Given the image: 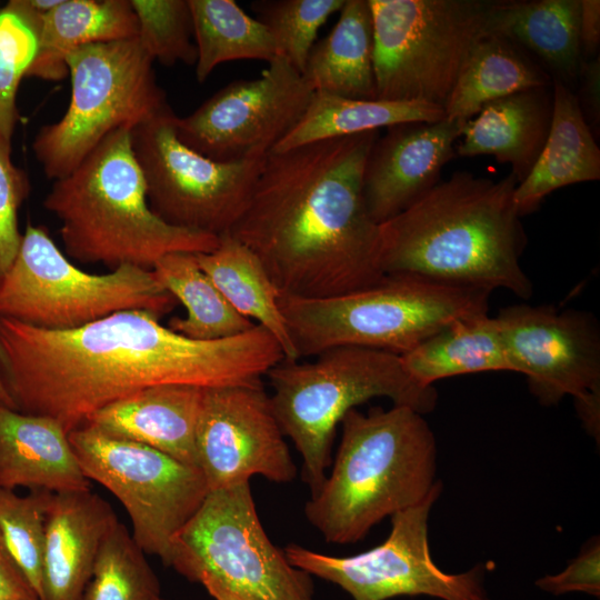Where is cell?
<instances>
[{"label":"cell","mask_w":600,"mask_h":600,"mask_svg":"<svg viewBox=\"0 0 600 600\" xmlns=\"http://www.w3.org/2000/svg\"><path fill=\"white\" fill-rule=\"evenodd\" d=\"M518 182L458 171L439 181L399 214L379 224V266L384 274L436 282L533 292L520 264L526 233L513 196Z\"/></svg>","instance_id":"obj_3"},{"label":"cell","mask_w":600,"mask_h":600,"mask_svg":"<svg viewBox=\"0 0 600 600\" xmlns=\"http://www.w3.org/2000/svg\"><path fill=\"white\" fill-rule=\"evenodd\" d=\"M137 36L130 0H61L41 16L38 53L27 76L61 80L68 74L66 57L72 50Z\"/></svg>","instance_id":"obj_26"},{"label":"cell","mask_w":600,"mask_h":600,"mask_svg":"<svg viewBox=\"0 0 600 600\" xmlns=\"http://www.w3.org/2000/svg\"><path fill=\"white\" fill-rule=\"evenodd\" d=\"M0 487L59 493L88 491L90 482L57 420L0 404Z\"/></svg>","instance_id":"obj_21"},{"label":"cell","mask_w":600,"mask_h":600,"mask_svg":"<svg viewBox=\"0 0 600 600\" xmlns=\"http://www.w3.org/2000/svg\"><path fill=\"white\" fill-rule=\"evenodd\" d=\"M444 119L442 107L414 101L359 100L314 92L301 120L271 151L408 122Z\"/></svg>","instance_id":"obj_30"},{"label":"cell","mask_w":600,"mask_h":600,"mask_svg":"<svg viewBox=\"0 0 600 600\" xmlns=\"http://www.w3.org/2000/svg\"><path fill=\"white\" fill-rule=\"evenodd\" d=\"M83 600H161L143 550L119 521L99 548Z\"/></svg>","instance_id":"obj_33"},{"label":"cell","mask_w":600,"mask_h":600,"mask_svg":"<svg viewBox=\"0 0 600 600\" xmlns=\"http://www.w3.org/2000/svg\"><path fill=\"white\" fill-rule=\"evenodd\" d=\"M51 493L33 490L21 497L0 487V532L39 600H43L46 516Z\"/></svg>","instance_id":"obj_35"},{"label":"cell","mask_w":600,"mask_h":600,"mask_svg":"<svg viewBox=\"0 0 600 600\" xmlns=\"http://www.w3.org/2000/svg\"><path fill=\"white\" fill-rule=\"evenodd\" d=\"M379 130L270 151L229 231L261 261L279 297L322 299L367 288L379 266V224L363 172Z\"/></svg>","instance_id":"obj_2"},{"label":"cell","mask_w":600,"mask_h":600,"mask_svg":"<svg viewBox=\"0 0 600 600\" xmlns=\"http://www.w3.org/2000/svg\"><path fill=\"white\" fill-rule=\"evenodd\" d=\"M138 20V38L161 64L196 66L193 22L188 0H130Z\"/></svg>","instance_id":"obj_37"},{"label":"cell","mask_w":600,"mask_h":600,"mask_svg":"<svg viewBox=\"0 0 600 600\" xmlns=\"http://www.w3.org/2000/svg\"><path fill=\"white\" fill-rule=\"evenodd\" d=\"M0 404L3 406V407L16 410L14 404H13L10 396L8 394L6 388H4L3 383H2L1 376H0Z\"/></svg>","instance_id":"obj_45"},{"label":"cell","mask_w":600,"mask_h":600,"mask_svg":"<svg viewBox=\"0 0 600 600\" xmlns=\"http://www.w3.org/2000/svg\"><path fill=\"white\" fill-rule=\"evenodd\" d=\"M177 304L152 270L124 264L104 274L86 272L66 258L43 226L30 223L0 282V317L48 330L77 329L123 310L160 318Z\"/></svg>","instance_id":"obj_9"},{"label":"cell","mask_w":600,"mask_h":600,"mask_svg":"<svg viewBox=\"0 0 600 600\" xmlns=\"http://www.w3.org/2000/svg\"><path fill=\"white\" fill-rule=\"evenodd\" d=\"M441 491L434 486L420 503L391 516V531L379 546L350 557L323 554L290 543L288 561L310 576L330 581L353 600L429 596L441 600H490L482 566L462 573L442 571L432 560L428 519Z\"/></svg>","instance_id":"obj_14"},{"label":"cell","mask_w":600,"mask_h":600,"mask_svg":"<svg viewBox=\"0 0 600 600\" xmlns=\"http://www.w3.org/2000/svg\"><path fill=\"white\" fill-rule=\"evenodd\" d=\"M511 370L546 406L572 396L588 432L599 437L600 333L584 311L514 304L496 316Z\"/></svg>","instance_id":"obj_15"},{"label":"cell","mask_w":600,"mask_h":600,"mask_svg":"<svg viewBox=\"0 0 600 600\" xmlns=\"http://www.w3.org/2000/svg\"><path fill=\"white\" fill-rule=\"evenodd\" d=\"M153 62L138 37L92 43L68 53L69 106L32 142L49 179L68 176L112 132L132 130L169 107Z\"/></svg>","instance_id":"obj_8"},{"label":"cell","mask_w":600,"mask_h":600,"mask_svg":"<svg viewBox=\"0 0 600 600\" xmlns=\"http://www.w3.org/2000/svg\"><path fill=\"white\" fill-rule=\"evenodd\" d=\"M43 206L60 221L70 258L111 270L124 264L152 270L166 254L209 253L219 243L218 236L169 224L151 210L128 128L109 134L54 180Z\"/></svg>","instance_id":"obj_5"},{"label":"cell","mask_w":600,"mask_h":600,"mask_svg":"<svg viewBox=\"0 0 600 600\" xmlns=\"http://www.w3.org/2000/svg\"><path fill=\"white\" fill-rule=\"evenodd\" d=\"M536 586L554 596L581 591L598 598L600 596L599 541L589 544L560 573L538 579Z\"/></svg>","instance_id":"obj_39"},{"label":"cell","mask_w":600,"mask_h":600,"mask_svg":"<svg viewBox=\"0 0 600 600\" xmlns=\"http://www.w3.org/2000/svg\"><path fill=\"white\" fill-rule=\"evenodd\" d=\"M196 451L209 491L256 474L278 483L297 476L263 382L203 389Z\"/></svg>","instance_id":"obj_17"},{"label":"cell","mask_w":600,"mask_h":600,"mask_svg":"<svg viewBox=\"0 0 600 600\" xmlns=\"http://www.w3.org/2000/svg\"><path fill=\"white\" fill-rule=\"evenodd\" d=\"M344 3L346 0H260L253 1L251 8L272 36L277 56L284 57L303 73L319 29Z\"/></svg>","instance_id":"obj_36"},{"label":"cell","mask_w":600,"mask_h":600,"mask_svg":"<svg viewBox=\"0 0 600 600\" xmlns=\"http://www.w3.org/2000/svg\"><path fill=\"white\" fill-rule=\"evenodd\" d=\"M197 47L196 78L204 82L213 69L232 60L270 62L277 48L267 27L233 0H188Z\"/></svg>","instance_id":"obj_32"},{"label":"cell","mask_w":600,"mask_h":600,"mask_svg":"<svg viewBox=\"0 0 600 600\" xmlns=\"http://www.w3.org/2000/svg\"><path fill=\"white\" fill-rule=\"evenodd\" d=\"M170 107L131 130L151 210L169 224L214 236L246 210L264 158L219 162L186 146Z\"/></svg>","instance_id":"obj_12"},{"label":"cell","mask_w":600,"mask_h":600,"mask_svg":"<svg viewBox=\"0 0 600 600\" xmlns=\"http://www.w3.org/2000/svg\"><path fill=\"white\" fill-rule=\"evenodd\" d=\"M579 76L582 77L581 97L578 98L581 111L586 108L587 114L592 120V124L599 121L600 111V64L599 58L591 61L581 62Z\"/></svg>","instance_id":"obj_41"},{"label":"cell","mask_w":600,"mask_h":600,"mask_svg":"<svg viewBox=\"0 0 600 600\" xmlns=\"http://www.w3.org/2000/svg\"><path fill=\"white\" fill-rule=\"evenodd\" d=\"M158 281L186 309L168 327L187 338L211 341L236 337L256 323L237 312L200 268L196 253L173 252L160 258L152 269Z\"/></svg>","instance_id":"obj_31"},{"label":"cell","mask_w":600,"mask_h":600,"mask_svg":"<svg viewBox=\"0 0 600 600\" xmlns=\"http://www.w3.org/2000/svg\"><path fill=\"white\" fill-rule=\"evenodd\" d=\"M552 92L532 89L487 103L461 130L460 157L492 156L511 166L520 183L533 168L547 140Z\"/></svg>","instance_id":"obj_22"},{"label":"cell","mask_w":600,"mask_h":600,"mask_svg":"<svg viewBox=\"0 0 600 600\" xmlns=\"http://www.w3.org/2000/svg\"><path fill=\"white\" fill-rule=\"evenodd\" d=\"M463 121L408 122L387 128L374 141L363 172V197L377 223L402 212L440 181L454 157Z\"/></svg>","instance_id":"obj_18"},{"label":"cell","mask_w":600,"mask_h":600,"mask_svg":"<svg viewBox=\"0 0 600 600\" xmlns=\"http://www.w3.org/2000/svg\"><path fill=\"white\" fill-rule=\"evenodd\" d=\"M599 179L600 150L577 96L553 79L549 133L530 173L516 187L517 211L531 213L557 189Z\"/></svg>","instance_id":"obj_23"},{"label":"cell","mask_w":600,"mask_h":600,"mask_svg":"<svg viewBox=\"0 0 600 600\" xmlns=\"http://www.w3.org/2000/svg\"><path fill=\"white\" fill-rule=\"evenodd\" d=\"M41 14L27 0L0 7V143L11 150L18 121L17 92L39 48Z\"/></svg>","instance_id":"obj_34"},{"label":"cell","mask_w":600,"mask_h":600,"mask_svg":"<svg viewBox=\"0 0 600 600\" xmlns=\"http://www.w3.org/2000/svg\"><path fill=\"white\" fill-rule=\"evenodd\" d=\"M144 310H123L83 327L48 330L0 317V376L14 409L57 420L67 433L97 410L142 389L249 386L284 359L261 326L201 341Z\"/></svg>","instance_id":"obj_1"},{"label":"cell","mask_w":600,"mask_h":600,"mask_svg":"<svg viewBox=\"0 0 600 600\" xmlns=\"http://www.w3.org/2000/svg\"><path fill=\"white\" fill-rule=\"evenodd\" d=\"M204 589L214 600H238L237 598L232 597L230 593L218 587L209 586Z\"/></svg>","instance_id":"obj_44"},{"label":"cell","mask_w":600,"mask_h":600,"mask_svg":"<svg viewBox=\"0 0 600 600\" xmlns=\"http://www.w3.org/2000/svg\"><path fill=\"white\" fill-rule=\"evenodd\" d=\"M166 566L238 600H313L311 576L268 538L249 481L208 492L173 538Z\"/></svg>","instance_id":"obj_10"},{"label":"cell","mask_w":600,"mask_h":600,"mask_svg":"<svg viewBox=\"0 0 600 600\" xmlns=\"http://www.w3.org/2000/svg\"><path fill=\"white\" fill-rule=\"evenodd\" d=\"M10 156L11 150L0 143V282L20 249L18 210L29 193L28 179Z\"/></svg>","instance_id":"obj_38"},{"label":"cell","mask_w":600,"mask_h":600,"mask_svg":"<svg viewBox=\"0 0 600 600\" xmlns=\"http://www.w3.org/2000/svg\"><path fill=\"white\" fill-rule=\"evenodd\" d=\"M28 4L39 14H44L56 8L61 0H27Z\"/></svg>","instance_id":"obj_43"},{"label":"cell","mask_w":600,"mask_h":600,"mask_svg":"<svg viewBox=\"0 0 600 600\" xmlns=\"http://www.w3.org/2000/svg\"><path fill=\"white\" fill-rule=\"evenodd\" d=\"M313 89L284 57L260 77L233 81L187 117H177L179 139L219 162L266 157L301 120Z\"/></svg>","instance_id":"obj_16"},{"label":"cell","mask_w":600,"mask_h":600,"mask_svg":"<svg viewBox=\"0 0 600 600\" xmlns=\"http://www.w3.org/2000/svg\"><path fill=\"white\" fill-rule=\"evenodd\" d=\"M118 522L88 491L51 493L46 516L43 600H83L99 548Z\"/></svg>","instance_id":"obj_19"},{"label":"cell","mask_w":600,"mask_h":600,"mask_svg":"<svg viewBox=\"0 0 600 600\" xmlns=\"http://www.w3.org/2000/svg\"><path fill=\"white\" fill-rule=\"evenodd\" d=\"M68 439L83 474L124 507L137 544L167 564L173 538L209 492L201 470L89 424L70 431Z\"/></svg>","instance_id":"obj_13"},{"label":"cell","mask_w":600,"mask_h":600,"mask_svg":"<svg viewBox=\"0 0 600 600\" xmlns=\"http://www.w3.org/2000/svg\"><path fill=\"white\" fill-rule=\"evenodd\" d=\"M579 37L581 51L596 53L600 43V1L580 0Z\"/></svg>","instance_id":"obj_42"},{"label":"cell","mask_w":600,"mask_h":600,"mask_svg":"<svg viewBox=\"0 0 600 600\" xmlns=\"http://www.w3.org/2000/svg\"><path fill=\"white\" fill-rule=\"evenodd\" d=\"M580 0L492 1L487 32L536 54L567 84L579 77Z\"/></svg>","instance_id":"obj_24"},{"label":"cell","mask_w":600,"mask_h":600,"mask_svg":"<svg viewBox=\"0 0 600 600\" xmlns=\"http://www.w3.org/2000/svg\"><path fill=\"white\" fill-rule=\"evenodd\" d=\"M202 397L198 387L153 386L97 410L83 424L198 467L196 433Z\"/></svg>","instance_id":"obj_20"},{"label":"cell","mask_w":600,"mask_h":600,"mask_svg":"<svg viewBox=\"0 0 600 600\" xmlns=\"http://www.w3.org/2000/svg\"><path fill=\"white\" fill-rule=\"evenodd\" d=\"M0 600H39L11 557L0 532Z\"/></svg>","instance_id":"obj_40"},{"label":"cell","mask_w":600,"mask_h":600,"mask_svg":"<svg viewBox=\"0 0 600 600\" xmlns=\"http://www.w3.org/2000/svg\"><path fill=\"white\" fill-rule=\"evenodd\" d=\"M302 76L314 92L377 99L373 24L368 0H346L331 32L312 47Z\"/></svg>","instance_id":"obj_25"},{"label":"cell","mask_w":600,"mask_h":600,"mask_svg":"<svg viewBox=\"0 0 600 600\" xmlns=\"http://www.w3.org/2000/svg\"><path fill=\"white\" fill-rule=\"evenodd\" d=\"M378 100L444 106L492 1L368 0Z\"/></svg>","instance_id":"obj_11"},{"label":"cell","mask_w":600,"mask_h":600,"mask_svg":"<svg viewBox=\"0 0 600 600\" xmlns=\"http://www.w3.org/2000/svg\"><path fill=\"white\" fill-rule=\"evenodd\" d=\"M196 256L231 307L264 328L280 346L284 359L300 360L279 307L278 290L259 258L230 232L219 236L213 251Z\"/></svg>","instance_id":"obj_28"},{"label":"cell","mask_w":600,"mask_h":600,"mask_svg":"<svg viewBox=\"0 0 600 600\" xmlns=\"http://www.w3.org/2000/svg\"><path fill=\"white\" fill-rule=\"evenodd\" d=\"M162 600V599H161Z\"/></svg>","instance_id":"obj_46"},{"label":"cell","mask_w":600,"mask_h":600,"mask_svg":"<svg viewBox=\"0 0 600 600\" xmlns=\"http://www.w3.org/2000/svg\"><path fill=\"white\" fill-rule=\"evenodd\" d=\"M266 377L273 390L272 411L302 457L311 494L327 477L334 431L349 410L384 397L424 414L438 399L433 386H423L407 372L400 356L361 347L331 348L308 362L283 359Z\"/></svg>","instance_id":"obj_6"},{"label":"cell","mask_w":600,"mask_h":600,"mask_svg":"<svg viewBox=\"0 0 600 600\" xmlns=\"http://www.w3.org/2000/svg\"><path fill=\"white\" fill-rule=\"evenodd\" d=\"M332 470L306 503L308 521L328 543L362 539L386 517L423 501L436 480V438L407 406L349 410Z\"/></svg>","instance_id":"obj_4"},{"label":"cell","mask_w":600,"mask_h":600,"mask_svg":"<svg viewBox=\"0 0 600 600\" xmlns=\"http://www.w3.org/2000/svg\"><path fill=\"white\" fill-rule=\"evenodd\" d=\"M550 83V76L519 47L487 33L459 73L443 106L444 118L466 122L489 102Z\"/></svg>","instance_id":"obj_27"},{"label":"cell","mask_w":600,"mask_h":600,"mask_svg":"<svg viewBox=\"0 0 600 600\" xmlns=\"http://www.w3.org/2000/svg\"><path fill=\"white\" fill-rule=\"evenodd\" d=\"M400 357L423 386L459 374L512 371L499 322L489 314L456 320Z\"/></svg>","instance_id":"obj_29"},{"label":"cell","mask_w":600,"mask_h":600,"mask_svg":"<svg viewBox=\"0 0 600 600\" xmlns=\"http://www.w3.org/2000/svg\"><path fill=\"white\" fill-rule=\"evenodd\" d=\"M491 292L413 274H384L349 293L304 299L279 297L298 358L336 347H361L402 356L449 323L488 314Z\"/></svg>","instance_id":"obj_7"}]
</instances>
